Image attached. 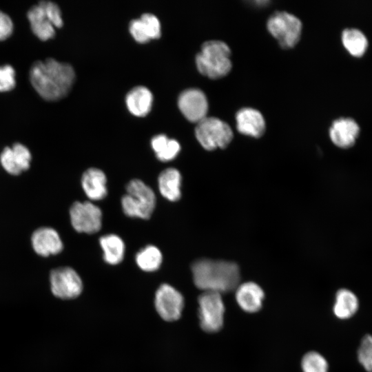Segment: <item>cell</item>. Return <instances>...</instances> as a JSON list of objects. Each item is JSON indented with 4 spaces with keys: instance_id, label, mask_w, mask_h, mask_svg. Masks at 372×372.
Here are the masks:
<instances>
[{
    "instance_id": "cell-2",
    "label": "cell",
    "mask_w": 372,
    "mask_h": 372,
    "mask_svg": "<svg viewBox=\"0 0 372 372\" xmlns=\"http://www.w3.org/2000/svg\"><path fill=\"white\" fill-rule=\"evenodd\" d=\"M192 271L195 285L203 291L229 292L240 279L238 265L230 261L200 259L192 264Z\"/></svg>"
},
{
    "instance_id": "cell-6",
    "label": "cell",
    "mask_w": 372,
    "mask_h": 372,
    "mask_svg": "<svg viewBox=\"0 0 372 372\" xmlns=\"http://www.w3.org/2000/svg\"><path fill=\"white\" fill-rule=\"evenodd\" d=\"M267 27L282 48L289 49L298 43L302 25L301 21L293 14L279 11L269 17Z\"/></svg>"
},
{
    "instance_id": "cell-15",
    "label": "cell",
    "mask_w": 372,
    "mask_h": 372,
    "mask_svg": "<svg viewBox=\"0 0 372 372\" xmlns=\"http://www.w3.org/2000/svg\"><path fill=\"white\" fill-rule=\"evenodd\" d=\"M238 131L246 136L260 137L265 131V121L262 114L251 107H243L236 115Z\"/></svg>"
},
{
    "instance_id": "cell-3",
    "label": "cell",
    "mask_w": 372,
    "mask_h": 372,
    "mask_svg": "<svg viewBox=\"0 0 372 372\" xmlns=\"http://www.w3.org/2000/svg\"><path fill=\"white\" fill-rule=\"evenodd\" d=\"M196 65L203 76L213 79L224 77L232 67L231 50L222 41H207L196 56Z\"/></svg>"
},
{
    "instance_id": "cell-4",
    "label": "cell",
    "mask_w": 372,
    "mask_h": 372,
    "mask_svg": "<svg viewBox=\"0 0 372 372\" xmlns=\"http://www.w3.org/2000/svg\"><path fill=\"white\" fill-rule=\"evenodd\" d=\"M126 191L121 198L125 214L132 218H149L156 205L153 190L142 180L133 179L127 185Z\"/></svg>"
},
{
    "instance_id": "cell-17",
    "label": "cell",
    "mask_w": 372,
    "mask_h": 372,
    "mask_svg": "<svg viewBox=\"0 0 372 372\" xmlns=\"http://www.w3.org/2000/svg\"><path fill=\"white\" fill-rule=\"evenodd\" d=\"M235 298L238 306L243 311L255 313L262 307L265 293L258 284L245 282L239 284L236 287Z\"/></svg>"
},
{
    "instance_id": "cell-24",
    "label": "cell",
    "mask_w": 372,
    "mask_h": 372,
    "mask_svg": "<svg viewBox=\"0 0 372 372\" xmlns=\"http://www.w3.org/2000/svg\"><path fill=\"white\" fill-rule=\"evenodd\" d=\"M342 42L345 49L356 57L363 56L369 46L364 33L355 28H346L342 31Z\"/></svg>"
},
{
    "instance_id": "cell-16",
    "label": "cell",
    "mask_w": 372,
    "mask_h": 372,
    "mask_svg": "<svg viewBox=\"0 0 372 372\" xmlns=\"http://www.w3.org/2000/svg\"><path fill=\"white\" fill-rule=\"evenodd\" d=\"M129 30L133 38L141 43L150 39H158L161 34L158 19L150 13H145L139 19L131 21Z\"/></svg>"
},
{
    "instance_id": "cell-20",
    "label": "cell",
    "mask_w": 372,
    "mask_h": 372,
    "mask_svg": "<svg viewBox=\"0 0 372 372\" xmlns=\"http://www.w3.org/2000/svg\"><path fill=\"white\" fill-rule=\"evenodd\" d=\"M125 101L128 110L133 115L145 116L150 112L153 96L148 88L137 86L127 93Z\"/></svg>"
},
{
    "instance_id": "cell-26",
    "label": "cell",
    "mask_w": 372,
    "mask_h": 372,
    "mask_svg": "<svg viewBox=\"0 0 372 372\" xmlns=\"http://www.w3.org/2000/svg\"><path fill=\"white\" fill-rule=\"evenodd\" d=\"M137 265L145 271L157 270L162 262L163 257L161 251L154 245H147L141 249L136 255Z\"/></svg>"
},
{
    "instance_id": "cell-5",
    "label": "cell",
    "mask_w": 372,
    "mask_h": 372,
    "mask_svg": "<svg viewBox=\"0 0 372 372\" xmlns=\"http://www.w3.org/2000/svg\"><path fill=\"white\" fill-rule=\"evenodd\" d=\"M195 136L207 150L226 147L233 138V132L225 121L216 117H205L197 123Z\"/></svg>"
},
{
    "instance_id": "cell-19",
    "label": "cell",
    "mask_w": 372,
    "mask_h": 372,
    "mask_svg": "<svg viewBox=\"0 0 372 372\" xmlns=\"http://www.w3.org/2000/svg\"><path fill=\"white\" fill-rule=\"evenodd\" d=\"M107 178L104 172L92 167L87 169L81 178V185L85 195L92 200L104 198L107 194Z\"/></svg>"
},
{
    "instance_id": "cell-9",
    "label": "cell",
    "mask_w": 372,
    "mask_h": 372,
    "mask_svg": "<svg viewBox=\"0 0 372 372\" xmlns=\"http://www.w3.org/2000/svg\"><path fill=\"white\" fill-rule=\"evenodd\" d=\"M70 218L72 226L78 232L94 234L101 227V210L91 202L74 203L70 209Z\"/></svg>"
},
{
    "instance_id": "cell-12",
    "label": "cell",
    "mask_w": 372,
    "mask_h": 372,
    "mask_svg": "<svg viewBox=\"0 0 372 372\" xmlns=\"http://www.w3.org/2000/svg\"><path fill=\"white\" fill-rule=\"evenodd\" d=\"M32 154L22 143H15L12 147H6L0 154V163L8 174L17 176L30 167Z\"/></svg>"
},
{
    "instance_id": "cell-25",
    "label": "cell",
    "mask_w": 372,
    "mask_h": 372,
    "mask_svg": "<svg viewBox=\"0 0 372 372\" xmlns=\"http://www.w3.org/2000/svg\"><path fill=\"white\" fill-rule=\"evenodd\" d=\"M151 145L157 158L164 162L176 158L180 149V144L176 140L169 138L165 134L153 137Z\"/></svg>"
},
{
    "instance_id": "cell-29",
    "label": "cell",
    "mask_w": 372,
    "mask_h": 372,
    "mask_svg": "<svg viewBox=\"0 0 372 372\" xmlns=\"http://www.w3.org/2000/svg\"><path fill=\"white\" fill-rule=\"evenodd\" d=\"M16 72L11 65L0 66V92H9L16 85Z\"/></svg>"
},
{
    "instance_id": "cell-14",
    "label": "cell",
    "mask_w": 372,
    "mask_h": 372,
    "mask_svg": "<svg viewBox=\"0 0 372 372\" xmlns=\"http://www.w3.org/2000/svg\"><path fill=\"white\" fill-rule=\"evenodd\" d=\"M31 244L35 253L42 257L56 255L63 249L59 233L49 227L37 229L32 234Z\"/></svg>"
},
{
    "instance_id": "cell-18",
    "label": "cell",
    "mask_w": 372,
    "mask_h": 372,
    "mask_svg": "<svg viewBox=\"0 0 372 372\" xmlns=\"http://www.w3.org/2000/svg\"><path fill=\"white\" fill-rule=\"evenodd\" d=\"M27 18L33 34L38 39L47 41L54 37L55 27L48 16L41 1L28 10Z\"/></svg>"
},
{
    "instance_id": "cell-7",
    "label": "cell",
    "mask_w": 372,
    "mask_h": 372,
    "mask_svg": "<svg viewBox=\"0 0 372 372\" xmlns=\"http://www.w3.org/2000/svg\"><path fill=\"white\" fill-rule=\"evenodd\" d=\"M201 329L208 333L220 331L223 326L225 307L221 293L203 291L198 298Z\"/></svg>"
},
{
    "instance_id": "cell-22",
    "label": "cell",
    "mask_w": 372,
    "mask_h": 372,
    "mask_svg": "<svg viewBox=\"0 0 372 372\" xmlns=\"http://www.w3.org/2000/svg\"><path fill=\"white\" fill-rule=\"evenodd\" d=\"M182 177L175 168L163 170L158 178V189L162 196L169 201H176L181 196Z\"/></svg>"
},
{
    "instance_id": "cell-1",
    "label": "cell",
    "mask_w": 372,
    "mask_h": 372,
    "mask_svg": "<svg viewBox=\"0 0 372 372\" xmlns=\"http://www.w3.org/2000/svg\"><path fill=\"white\" fill-rule=\"evenodd\" d=\"M30 82L44 100L56 101L65 97L75 80L73 67L52 58L37 61L29 71Z\"/></svg>"
},
{
    "instance_id": "cell-21",
    "label": "cell",
    "mask_w": 372,
    "mask_h": 372,
    "mask_svg": "<svg viewBox=\"0 0 372 372\" xmlns=\"http://www.w3.org/2000/svg\"><path fill=\"white\" fill-rule=\"evenodd\" d=\"M358 308L359 300L354 292L346 288L336 292L333 312L337 318L348 320L356 313Z\"/></svg>"
},
{
    "instance_id": "cell-30",
    "label": "cell",
    "mask_w": 372,
    "mask_h": 372,
    "mask_svg": "<svg viewBox=\"0 0 372 372\" xmlns=\"http://www.w3.org/2000/svg\"><path fill=\"white\" fill-rule=\"evenodd\" d=\"M51 22L55 28H61L63 24L61 11L59 6L50 1H41Z\"/></svg>"
},
{
    "instance_id": "cell-23",
    "label": "cell",
    "mask_w": 372,
    "mask_h": 372,
    "mask_svg": "<svg viewBox=\"0 0 372 372\" xmlns=\"http://www.w3.org/2000/svg\"><path fill=\"white\" fill-rule=\"evenodd\" d=\"M100 245L103 251V259L110 265H117L123 259L125 244L116 234H107L101 237Z\"/></svg>"
},
{
    "instance_id": "cell-27",
    "label": "cell",
    "mask_w": 372,
    "mask_h": 372,
    "mask_svg": "<svg viewBox=\"0 0 372 372\" xmlns=\"http://www.w3.org/2000/svg\"><path fill=\"white\" fill-rule=\"evenodd\" d=\"M301 367L303 372H329L327 360L316 351H309L303 356Z\"/></svg>"
},
{
    "instance_id": "cell-11",
    "label": "cell",
    "mask_w": 372,
    "mask_h": 372,
    "mask_svg": "<svg viewBox=\"0 0 372 372\" xmlns=\"http://www.w3.org/2000/svg\"><path fill=\"white\" fill-rule=\"evenodd\" d=\"M178 106L183 116L189 121L198 123L205 117L208 101L205 93L197 88H189L180 93Z\"/></svg>"
},
{
    "instance_id": "cell-8",
    "label": "cell",
    "mask_w": 372,
    "mask_h": 372,
    "mask_svg": "<svg viewBox=\"0 0 372 372\" xmlns=\"http://www.w3.org/2000/svg\"><path fill=\"white\" fill-rule=\"evenodd\" d=\"M50 288L53 295L61 299H72L83 289L82 280L71 267H61L52 269L50 274Z\"/></svg>"
},
{
    "instance_id": "cell-13",
    "label": "cell",
    "mask_w": 372,
    "mask_h": 372,
    "mask_svg": "<svg viewBox=\"0 0 372 372\" xmlns=\"http://www.w3.org/2000/svg\"><path fill=\"white\" fill-rule=\"evenodd\" d=\"M360 132L357 121L351 117H340L333 121L329 127V137L337 147L347 149L354 145Z\"/></svg>"
},
{
    "instance_id": "cell-28",
    "label": "cell",
    "mask_w": 372,
    "mask_h": 372,
    "mask_svg": "<svg viewBox=\"0 0 372 372\" xmlns=\"http://www.w3.org/2000/svg\"><path fill=\"white\" fill-rule=\"evenodd\" d=\"M358 360L367 371L372 372V335H365L358 349Z\"/></svg>"
},
{
    "instance_id": "cell-10",
    "label": "cell",
    "mask_w": 372,
    "mask_h": 372,
    "mask_svg": "<svg viewBox=\"0 0 372 372\" xmlns=\"http://www.w3.org/2000/svg\"><path fill=\"white\" fill-rule=\"evenodd\" d=\"M154 304L158 315L164 320L171 322L180 318L184 298L174 287L163 284L156 291Z\"/></svg>"
},
{
    "instance_id": "cell-31",
    "label": "cell",
    "mask_w": 372,
    "mask_h": 372,
    "mask_svg": "<svg viewBox=\"0 0 372 372\" xmlns=\"http://www.w3.org/2000/svg\"><path fill=\"white\" fill-rule=\"evenodd\" d=\"M13 22L6 13L0 10V41H4L12 34Z\"/></svg>"
}]
</instances>
